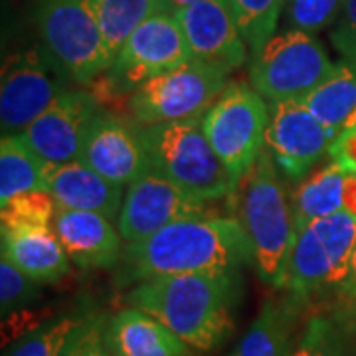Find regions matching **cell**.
<instances>
[{
	"mask_svg": "<svg viewBox=\"0 0 356 356\" xmlns=\"http://www.w3.org/2000/svg\"><path fill=\"white\" fill-rule=\"evenodd\" d=\"M0 248L2 259L38 283L62 280L70 271V257L51 226H0Z\"/></svg>",
	"mask_w": 356,
	"mask_h": 356,
	"instance_id": "obj_20",
	"label": "cell"
},
{
	"mask_svg": "<svg viewBox=\"0 0 356 356\" xmlns=\"http://www.w3.org/2000/svg\"><path fill=\"white\" fill-rule=\"evenodd\" d=\"M151 168L206 202L228 196L238 182L208 143L200 119L140 129Z\"/></svg>",
	"mask_w": 356,
	"mask_h": 356,
	"instance_id": "obj_4",
	"label": "cell"
},
{
	"mask_svg": "<svg viewBox=\"0 0 356 356\" xmlns=\"http://www.w3.org/2000/svg\"><path fill=\"white\" fill-rule=\"evenodd\" d=\"M356 250V216L332 214L297 229L280 289L303 301L311 295L341 289Z\"/></svg>",
	"mask_w": 356,
	"mask_h": 356,
	"instance_id": "obj_5",
	"label": "cell"
},
{
	"mask_svg": "<svg viewBox=\"0 0 356 356\" xmlns=\"http://www.w3.org/2000/svg\"><path fill=\"white\" fill-rule=\"evenodd\" d=\"M291 204L297 229L317 218L341 212L356 216V172L332 161L297 186Z\"/></svg>",
	"mask_w": 356,
	"mask_h": 356,
	"instance_id": "obj_21",
	"label": "cell"
},
{
	"mask_svg": "<svg viewBox=\"0 0 356 356\" xmlns=\"http://www.w3.org/2000/svg\"><path fill=\"white\" fill-rule=\"evenodd\" d=\"M343 131H356V111H355V115H353V117L348 119V123L344 125Z\"/></svg>",
	"mask_w": 356,
	"mask_h": 356,
	"instance_id": "obj_36",
	"label": "cell"
},
{
	"mask_svg": "<svg viewBox=\"0 0 356 356\" xmlns=\"http://www.w3.org/2000/svg\"><path fill=\"white\" fill-rule=\"evenodd\" d=\"M46 191L50 192L58 208L95 212L111 222L119 220L125 198L123 186L103 178L81 161L48 166Z\"/></svg>",
	"mask_w": 356,
	"mask_h": 356,
	"instance_id": "obj_18",
	"label": "cell"
},
{
	"mask_svg": "<svg viewBox=\"0 0 356 356\" xmlns=\"http://www.w3.org/2000/svg\"><path fill=\"white\" fill-rule=\"evenodd\" d=\"M175 16L194 60L214 65L224 74H232L243 65L248 44L228 0H200Z\"/></svg>",
	"mask_w": 356,
	"mask_h": 356,
	"instance_id": "obj_15",
	"label": "cell"
},
{
	"mask_svg": "<svg viewBox=\"0 0 356 356\" xmlns=\"http://www.w3.org/2000/svg\"><path fill=\"white\" fill-rule=\"evenodd\" d=\"M355 329L356 327L337 313L313 315L297 334L289 356H355Z\"/></svg>",
	"mask_w": 356,
	"mask_h": 356,
	"instance_id": "obj_26",
	"label": "cell"
},
{
	"mask_svg": "<svg viewBox=\"0 0 356 356\" xmlns=\"http://www.w3.org/2000/svg\"><path fill=\"white\" fill-rule=\"evenodd\" d=\"M51 229L60 240L65 255L79 267H111L121 257V234L109 218L58 208Z\"/></svg>",
	"mask_w": 356,
	"mask_h": 356,
	"instance_id": "obj_17",
	"label": "cell"
},
{
	"mask_svg": "<svg viewBox=\"0 0 356 356\" xmlns=\"http://www.w3.org/2000/svg\"><path fill=\"white\" fill-rule=\"evenodd\" d=\"M248 48L257 51L275 36L283 0H228Z\"/></svg>",
	"mask_w": 356,
	"mask_h": 356,
	"instance_id": "obj_27",
	"label": "cell"
},
{
	"mask_svg": "<svg viewBox=\"0 0 356 356\" xmlns=\"http://www.w3.org/2000/svg\"><path fill=\"white\" fill-rule=\"evenodd\" d=\"M196 2H200V0H159V6L163 13L177 14L178 10H182L191 4H196Z\"/></svg>",
	"mask_w": 356,
	"mask_h": 356,
	"instance_id": "obj_35",
	"label": "cell"
},
{
	"mask_svg": "<svg viewBox=\"0 0 356 356\" xmlns=\"http://www.w3.org/2000/svg\"><path fill=\"white\" fill-rule=\"evenodd\" d=\"M297 299L285 303L267 301L240 343L228 356H289L293 348V323L299 313Z\"/></svg>",
	"mask_w": 356,
	"mask_h": 356,
	"instance_id": "obj_22",
	"label": "cell"
},
{
	"mask_svg": "<svg viewBox=\"0 0 356 356\" xmlns=\"http://www.w3.org/2000/svg\"><path fill=\"white\" fill-rule=\"evenodd\" d=\"M79 161L119 186H129L151 168L140 129L102 111L89 129Z\"/></svg>",
	"mask_w": 356,
	"mask_h": 356,
	"instance_id": "obj_16",
	"label": "cell"
},
{
	"mask_svg": "<svg viewBox=\"0 0 356 356\" xmlns=\"http://www.w3.org/2000/svg\"><path fill=\"white\" fill-rule=\"evenodd\" d=\"M240 198V224L250 240L257 273L280 289L285 266L297 236L293 204L277 177V166L264 151L252 172L243 178Z\"/></svg>",
	"mask_w": 356,
	"mask_h": 356,
	"instance_id": "obj_3",
	"label": "cell"
},
{
	"mask_svg": "<svg viewBox=\"0 0 356 356\" xmlns=\"http://www.w3.org/2000/svg\"><path fill=\"white\" fill-rule=\"evenodd\" d=\"M228 86V74L200 60L168 70L129 95V109L145 127L200 119Z\"/></svg>",
	"mask_w": 356,
	"mask_h": 356,
	"instance_id": "obj_9",
	"label": "cell"
},
{
	"mask_svg": "<svg viewBox=\"0 0 356 356\" xmlns=\"http://www.w3.org/2000/svg\"><path fill=\"white\" fill-rule=\"evenodd\" d=\"M48 163L34 153L20 135L0 140V204L30 191H46Z\"/></svg>",
	"mask_w": 356,
	"mask_h": 356,
	"instance_id": "obj_24",
	"label": "cell"
},
{
	"mask_svg": "<svg viewBox=\"0 0 356 356\" xmlns=\"http://www.w3.org/2000/svg\"><path fill=\"white\" fill-rule=\"evenodd\" d=\"M67 79L48 51L26 50L8 58L0 81L2 135H18L28 129L64 93Z\"/></svg>",
	"mask_w": 356,
	"mask_h": 356,
	"instance_id": "obj_10",
	"label": "cell"
},
{
	"mask_svg": "<svg viewBox=\"0 0 356 356\" xmlns=\"http://www.w3.org/2000/svg\"><path fill=\"white\" fill-rule=\"evenodd\" d=\"M36 22L44 50L72 81L88 86L113 65L89 0H38Z\"/></svg>",
	"mask_w": 356,
	"mask_h": 356,
	"instance_id": "obj_6",
	"label": "cell"
},
{
	"mask_svg": "<svg viewBox=\"0 0 356 356\" xmlns=\"http://www.w3.org/2000/svg\"><path fill=\"white\" fill-rule=\"evenodd\" d=\"M58 204L48 191H30L0 204V226H51Z\"/></svg>",
	"mask_w": 356,
	"mask_h": 356,
	"instance_id": "obj_28",
	"label": "cell"
},
{
	"mask_svg": "<svg viewBox=\"0 0 356 356\" xmlns=\"http://www.w3.org/2000/svg\"><path fill=\"white\" fill-rule=\"evenodd\" d=\"M208 202L196 198L153 168L131 182L119 212V234L127 243H137L154 236L178 220L204 216Z\"/></svg>",
	"mask_w": 356,
	"mask_h": 356,
	"instance_id": "obj_13",
	"label": "cell"
},
{
	"mask_svg": "<svg viewBox=\"0 0 356 356\" xmlns=\"http://www.w3.org/2000/svg\"><path fill=\"white\" fill-rule=\"evenodd\" d=\"M331 42L343 60L356 62V0H343L339 20L332 28Z\"/></svg>",
	"mask_w": 356,
	"mask_h": 356,
	"instance_id": "obj_33",
	"label": "cell"
},
{
	"mask_svg": "<svg viewBox=\"0 0 356 356\" xmlns=\"http://www.w3.org/2000/svg\"><path fill=\"white\" fill-rule=\"evenodd\" d=\"M334 65L313 34L291 28L254 51L250 86L267 103L303 99L331 76Z\"/></svg>",
	"mask_w": 356,
	"mask_h": 356,
	"instance_id": "obj_8",
	"label": "cell"
},
{
	"mask_svg": "<svg viewBox=\"0 0 356 356\" xmlns=\"http://www.w3.org/2000/svg\"><path fill=\"white\" fill-rule=\"evenodd\" d=\"M105 327L107 318L102 315L79 318L58 356H107L109 350L105 343Z\"/></svg>",
	"mask_w": 356,
	"mask_h": 356,
	"instance_id": "obj_31",
	"label": "cell"
},
{
	"mask_svg": "<svg viewBox=\"0 0 356 356\" xmlns=\"http://www.w3.org/2000/svg\"><path fill=\"white\" fill-rule=\"evenodd\" d=\"M188 60H192L191 48L177 16L156 13L125 40L107 72V81L117 93L131 95L149 79Z\"/></svg>",
	"mask_w": 356,
	"mask_h": 356,
	"instance_id": "obj_11",
	"label": "cell"
},
{
	"mask_svg": "<svg viewBox=\"0 0 356 356\" xmlns=\"http://www.w3.org/2000/svg\"><path fill=\"white\" fill-rule=\"evenodd\" d=\"M303 103L325 127L341 135L356 111V62L343 60L334 65L331 76L305 95Z\"/></svg>",
	"mask_w": 356,
	"mask_h": 356,
	"instance_id": "obj_23",
	"label": "cell"
},
{
	"mask_svg": "<svg viewBox=\"0 0 356 356\" xmlns=\"http://www.w3.org/2000/svg\"><path fill=\"white\" fill-rule=\"evenodd\" d=\"M111 56L149 16L163 13L159 0H89Z\"/></svg>",
	"mask_w": 356,
	"mask_h": 356,
	"instance_id": "obj_25",
	"label": "cell"
},
{
	"mask_svg": "<svg viewBox=\"0 0 356 356\" xmlns=\"http://www.w3.org/2000/svg\"><path fill=\"white\" fill-rule=\"evenodd\" d=\"M107 350H109V348H107ZM107 356H115V355H111V353H107Z\"/></svg>",
	"mask_w": 356,
	"mask_h": 356,
	"instance_id": "obj_37",
	"label": "cell"
},
{
	"mask_svg": "<svg viewBox=\"0 0 356 356\" xmlns=\"http://www.w3.org/2000/svg\"><path fill=\"white\" fill-rule=\"evenodd\" d=\"M38 281L30 280L20 269L0 259V305H2V315L13 313L14 309L32 303L38 297Z\"/></svg>",
	"mask_w": 356,
	"mask_h": 356,
	"instance_id": "obj_32",
	"label": "cell"
},
{
	"mask_svg": "<svg viewBox=\"0 0 356 356\" xmlns=\"http://www.w3.org/2000/svg\"><path fill=\"white\" fill-rule=\"evenodd\" d=\"M252 259L254 252L240 220L214 214L178 220L125 248L127 273L135 281L238 271Z\"/></svg>",
	"mask_w": 356,
	"mask_h": 356,
	"instance_id": "obj_2",
	"label": "cell"
},
{
	"mask_svg": "<svg viewBox=\"0 0 356 356\" xmlns=\"http://www.w3.org/2000/svg\"><path fill=\"white\" fill-rule=\"evenodd\" d=\"M337 139L339 133L325 127L303 99L269 103L266 149L289 180H305Z\"/></svg>",
	"mask_w": 356,
	"mask_h": 356,
	"instance_id": "obj_12",
	"label": "cell"
},
{
	"mask_svg": "<svg viewBox=\"0 0 356 356\" xmlns=\"http://www.w3.org/2000/svg\"><path fill=\"white\" fill-rule=\"evenodd\" d=\"M97 115L93 95L70 89L18 135L48 165L76 163Z\"/></svg>",
	"mask_w": 356,
	"mask_h": 356,
	"instance_id": "obj_14",
	"label": "cell"
},
{
	"mask_svg": "<svg viewBox=\"0 0 356 356\" xmlns=\"http://www.w3.org/2000/svg\"><path fill=\"white\" fill-rule=\"evenodd\" d=\"M343 8V0H289L287 22L293 30L317 34L331 26Z\"/></svg>",
	"mask_w": 356,
	"mask_h": 356,
	"instance_id": "obj_30",
	"label": "cell"
},
{
	"mask_svg": "<svg viewBox=\"0 0 356 356\" xmlns=\"http://www.w3.org/2000/svg\"><path fill=\"white\" fill-rule=\"evenodd\" d=\"M77 323L76 317L50 318L20 337L4 356H58Z\"/></svg>",
	"mask_w": 356,
	"mask_h": 356,
	"instance_id": "obj_29",
	"label": "cell"
},
{
	"mask_svg": "<svg viewBox=\"0 0 356 356\" xmlns=\"http://www.w3.org/2000/svg\"><path fill=\"white\" fill-rule=\"evenodd\" d=\"M105 343L115 356H196L198 353L178 339L161 321L137 307H125L107 318Z\"/></svg>",
	"mask_w": 356,
	"mask_h": 356,
	"instance_id": "obj_19",
	"label": "cell"
},
{
	"mask_svg": "<svg viewBox=\"0 0 356 356\" xmlns=\"http://www.w3.org/2000/svg\"><path fill=\"white\" fill-rule=\"evenodd\" d=\"M339 295H341V311L337 315L356 327V250L353 255L348 277L344 281L343 287L339 289Z\"/></svg>",
	"mask_w": 356,
	"mask_h": 356,
	"instance_id": "obj_34",
	"label": "cell"
},
{
	"mask_svg": "<svg viewBox=\"0 0 356 356\" xmlns=\"http://www.w3.org/2000/svg\"><path fill=\"white\" fill-rule=\"evenodd\" d=\"M238 297V271H224L137 281L125 301L161 321L196 353H210L234 331Z\"/></svg>",
	"mask_w": 356,
	"mask_h": 356,
	"instance_id": "obj_1",
	"label": "cell"
},
{
	"mask_svg": "<svg viewBox=\"0 0 356 356\" xmlns=\"http://www.w3.org/2000/svg\"><path fill=\"white\" fill-rule=\"evenodd\" d=\"M269 103L243 81H232L202 117V129L214 153L238 182L266 151Z\"/></svg>",
	"mask_w": 356,
	"mask_h": 356,
	"instance_id": "obj_7",
	"label": "cell"
}]
</instances>
